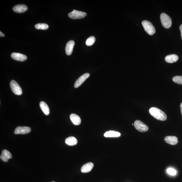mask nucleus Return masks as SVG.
<instances>
[{
    "instance_id": "obj_1",
    "label": "nucleus",
    "mask_w": 182,
    "mask_h": 182,
    "mask_svg": "<svg viewBox=\"0 0 182 182\" xmlns=\"http://www.w3.org/2000/svg\"><path fill=\"white\" fill-rule=\"evenodd\" d=\"M150 115L158 120L164 121L167 119L166 114L162 111L156 107L151 108L149 110Z\"/></svg>"
},
{
    "instance_id": "obj_2",
    "label": "nucleus",
    "mask_w": 182,
    "mask_h": 182,
    "mask_svg": "<svg viewBox=\"0 0 182 182\" xmlns=\"http://www.w3.org/2000/svg\"><path fill=\"white\" fill-rule=\"evenodd\" d=\"M145 32L148 34L152 36L154 34L155 32V28L152 23L147 20H144L142 23Z\"/></svg>"
},
{
    "instance_id": "obj_3",
    "label": "nucleus",
    "mask_w": 182,
    "mask_h": 182,
    "mask_svg": "<svg viewBox=\"0 0 182 182\" xmlns=\"http://www.w3.org/2000/svg\"><path fill=\"white\" fill-rule=\"evenodd\" d=\"M160 19L161 23L164 27L168 29L171 27L172 25V20L168 15L164 13H162L160 15Z\"/></svg>"
},
{
    "instance_id": "obj_4",
    "label": "nucleus",
    "mask_w": 182,
    "mask_h": 182,
    "mask_svg": "<svg viewBox=\"0 0 182 182\" xmlns=\"http://www.w3.org/2000/svg\"><path fill=\"white\" fill-rule=\"evenodd\" d=\"M10 87L15 94L20 95L22 94V90L19 84L15 80H12L10 83Z\"/></svg>"
},
{
    "instance_id": "obj_5",
    "label": "nucleus",
    "mask_w": 182,
    "mask_h": 182,
    "mask_svg": "<svg viewBox=\"0 0 182 182\" xmlns=\"http://www.w3.org/2000/svg\"><path fill=\"white\" fill-rule=\"evenodd\" d=\"M87 15V14L85 12L74 10L72 12L69 13L68 16L72 19H80L84 18Z\"/></svg>"
},
{
    "instance_id": "obj_6",
    "label": "nucleus",
    "mask_w": 182,
    "mask_h": 182,
    "mask_svg": "<svg viewBox=\"0 0 182 182\" xmlns=\"http://www.w3.org/2000/svg\"><path fill=\"white\" fill-rule=\"evenodd\" d=\"M134 126L135 128L140 132H145L149 129V127L146 125L139 120H137L135 121Z\"/></svg>"
},
{
    "instance_id": "obj_7",
    "label": "nucleus",
    "mask_w": 182,
    "mask_h": 182,
    "mask_svg": "<svg viewBox=\"0 0 182 182\" xmlns=\"http://www.w3.org/2000/svg\"><path fill=\"white\" fill-rule=\"evenodd\" d=\"M31 131L30 127H18L14 131L15 134H25L30 133Z\"/></svg>"
},
{
    "instance_id": "obj_8",
    "label": "nucleus",
    "mask_w": 182,
    "mask_h": 182,
    "mask_svg": "<svg viewBox=\"0 0 182 182\" xmlns=\"http://www.w3.org/2000/svg\"><path fill=\"white\" fill-rule=\"evenodd\" d=\"M90 76V74L88 73H87L82 75L76 80L74 84V87L75 88L79 87Z\"/></svg>"
},
{
    "instance_id": "obj_9",
    "label": "nucleus",
    "mask_w": 182,
    "mask_h": 182,
    "mask_svg": "<svg viewBox=\"0 0 182 182\" xmlns=\"http://www.w3.org/2000/svg\"><path fill=\"white\" fill-rule=\"evenodd\" d=\"M11 57L13 59L18 61H24L27 59V57L25 55L18 53H12Z\"/></svg>"
},
{
    "instance_id": "obj_10",
    "label": "nucleus",
    "mask_w": 182,
    "mask_h": 182,
    "mask_svg": "<svg viewBox=\"0 0 182 182\" xmlns=\"http://www.w3.org/2000/svg\"><path fill=\"white\" fill-rule=\"evenodd\" d=\"M0 158L4 162H7L9 159L12 158V155L8 151L4 149L2 150Z\"/></svg>"
},
{
    "instance_id": "obj_11",
    "label": "nucleus",
    "mask_w": 182,
    "mask_h": 182,
    "mask_svg": "<svg viewBox=\"0 0 182 182\" xmlns=\"http://www.w3.org/2000/svg\"><path fill=\"white\" fill-rule=\"evenodd\" d=\"M75 45L74 41L71 40L67 42L65 48L66 53L67 55H70L72 54L73 49Z\"/></svg>"
},
{
    "instance_id": "obj_12",
    "label": "nucleus",
    "mask_w": 182,
    "mask_h": 182,
    "mask_svg": "<svg viewBox=\"0 0 182 182\" xmlns=\"http://www.w3.org/2000/svg\"><path fill=\"white\" fill-rule=\"evenodd\" d=\"M13 9L15 12L22 13L27 11L28 7L24 4H19L14 6Z\"/></svg>"
},
{
    "instance_id": "obj_13",
    "label": "nucleus",
    "mask_w": 182,
    "mask_h": 182,
    "mask_svg": "<svg viewBox=\"0 0 182 182\" xmlns=\"http://www.w3.org/2000/svg\"><path fill=\"white\" fill-rule=\"evenodd\" d=\"M93 166L94 165L92 163H88L82 166L81 170L83 173H88L92 170Z\"/></svg>"
},
{
    "instance_id": "obj_14",
    "label": "nucleus",
    "mask_w": 182,
    "mask_h": 182,
    "mask_svg": "<svg viewBox=\"0 0 182 182\" xmlns=\"http://www.w3.org/2000/svg\"><path fill=\"white\" fill-rule=\"evenodd\" d=\"M165 141L167 144L175 145L178 142V138L174 136H168L166 137L164 139Z\"/></svg>"
},
{
    "instance_id": "obj_15",
    "label": "nucleus",
    "mask_w": 182,
    "mask_h": 182,
    "mask_svg": "<svg viewBox=\"0 0 182 182\" xmlns=\"http://www.w3.org/2000/svg\"><path fill=\"white\" fill-rule=\"evenodd\" d=\"M70 118L72 123L75 125H79L81 123V119L80 117L76 114H71L70 116Z\"/></svg>"
},
{
    "instance_id": "obj_16",
    "label": "nucleus",
    "mask_w": 182,
    "mask_h": 182,
    "mask_svg": "<svg viewBox=\"0 0 182 182\" xmlns=\"http://www.w3.org/2000/svg\"><path fill=\"white\" fill-rule=\"evenodd\" d=\"M178 59V57L176 54H171L165 57V61L169 63H173L177 61Z\"/></svg>"
},
{
    "instance_id": "obj_17",
    "label": "nucleus",
    "mask_w": 182,
    "mask_h": 182,
    "mask_svg": "<svg viewBox=\"0 0 182 182\" xmlns=\"http://www.w3.org/2000/svg\"><path fill=\"white\" fill-rule=\"evenodd\" d=\"M40 108L44 114L46 115H48L50 113V110L48 105L45 102L41 101L40 103Z\"/></svg>"
},
{
    "instance_id": "obj_18",
    "label": "nucleus",
    "mask_w": 182,
    "mask_h": 182,
    "mask_svg": "<svg viewBox=\"0 0 182 182\" xmlns=\"http://www.w3.org/2000/svg\"><path fill=\"white\" fill-rule=\"evenodd\" d=\"M121 136L120 132L114 131H110L107 132L104 134L106 137H117Z\"/></svg>"
},
{
    "instance_id": "obj_19",
    "label": "nucleus",
    "mask_w": 182,
    "mask_h": 182,
    "mask_svg": "<svg viewBox=\"0 0 182 182\" xmlns=\"http://www.w3.org/2000/svg\"><path fill=\"white\" fill-rule=\"evenodd\" d=\"M77 140L73 137H70L65 140L66 144L69 146H74L77 144Z\"/></svg>"
},
{
    "instance_id": "obj_20",
    "label": "nucleus",
    "mask_w": 182,
    "mask_h": 182,
    "mask_svg": "<svg viewBox=\"0 0 182 182\" xmlns=\"http://www.w3.org/2000/svg\"><path fill=\"white\" fill-rule=\"evenodd\" d=\"M35 27L38 30H46L48 29L49 26L45 23H38L35 25Z\"/></svg>"
},
{
    "instance_id": "obj_21",
    "label": "nucleus",
    "mask_w": 182,
    "mask_h": 182,
    "mask_svg": "<svg viewBox=\"0 0 182 182\" xmlns=\"http://www.w3.org/2000/svg\"><path fill=\"white\" fill-rule=\"evenodd\" d=\"M95 38L93 36H90V37L87 39L86 41V44L87 46H91L93 45L95 42Z\"/></svg>"
},
{
    "instance_id": "obj_22",
    "label": "nucleus",
    "mask_w": 182,
    "mask_h": 182,
    "mask_svg": "<svg viewBox=\"0 0 182 182\" xmlns=\"http://www.w3.org/2000/svg\"><path fill=\"white\" fill-rule=\"evenodd\" d=\"M173 81L176 84H182V76H176L173 77Z\"/></svg>"
},
{
    "instance_id": "obj_23",
    "label": "nucleus",
    "mask_w": 182,
    "mask_h": 182,
    "mask_svg": "<svg viewBox=\"0 0 182 182\" xmlns=\"http://www.w3.org/2000/svg\"><path fill=\"white\" fill-rule=\"evenodd\" d=\"M167 173L171 175L175 176L176 175V171L173 168H169L167 170Z\"/></svg>"
},
{
    "instance_id": "obj_24",
    "label": "nucleus",
    "mask_w": 182,
    "mask_h": 182,
    "mask_svg": "<svg viewBox=\"0 0 182 182\" xmlns=\"http://www.w3.org/2000/svg\"><path fill=\"white\" fill-rule=\"evenodd\" d=\"M179 29H180L181 30V37L182 39V24L180 26V27H179Z\"/></svg>"
},
{
    "instance_id": "obj_25",
    "label": "nucleus",
    "mask_w": 182,
    "mask_h": 182,
    "mask_svg": "<svg viewBox=\"0 0 182 182\" xmlns=\"http://www.w3.org/2000/svg\"><path fill=\"white\" fill-rule=\"evenodd\" d=\"M0 36H1V37H4V36H5L4 34L1 32H0Z\"/></svg>"
},
{
    "instance_id": "obj_26",
    "label": "nucleus",
    "mask_w": 182,
    "mask_h": 182,
    "mask_svg": "<svg viewBox=\"0 0 182 182\" xmlns=\"http://www.w3.org/2000/svg\"><path fill=\"white\" fill-rule=\"evenodd\" d=\"M180 108H181V114H182V102L181 103V105H180Z\"/></svg>"
},
{
    "instance_id": "obj_27",
    "label": "nucleus",
    "mask_w": 182,
    "mask_h": 182,
    "mask_svg": "<svg viewBox=\"0 0 182 182\" xmlns=\"http://www.w3.org/2000/svg\"><path fill=\"white\" fill-rule=\"evenodd\" d=\"M134 124H132V125H134Z\"/></svg>"
},
{
    "instance_id": "obj_28",
    "label": "nucleus",
    "mask_w": 182,
    "mask_h": 182,
    "mask_svg": "<svg viewBox=\"0 0 182 182\" xmlns=\"http://www.w3.org/2000/svg\"><path fill=\"white\" fill-rule=\"evenodd\" d=\"M55 182V181H53V182Z\"/></svg>"
}]
</instances>
